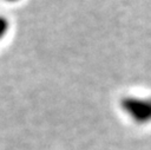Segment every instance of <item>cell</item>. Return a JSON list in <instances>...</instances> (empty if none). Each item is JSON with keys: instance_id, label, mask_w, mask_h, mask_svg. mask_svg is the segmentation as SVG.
<instances>
[{"instance_id": "cell-1", "label": "cell", "mask_w": 151, "mask_h": 150, "mask_svg": "<svg viewBox=\"0 0 151 150\" xmlns=\"http://www.w3.org/2000/svg\"><path fill=\"white\" fill-rule=\"evenodd\" d=\"M6 30H7V21H6V19L0 18V38L4 35Z\"/></svg>"}, {"instance_id": "cell-2", "label": "cell", "mask_w": 151, "mask_h": 150, "mask_svg": "<svg viewBox=\"0 0 151 150\" xmlns=\"http://www.w3.org/2000/svg\"><path fill=\"white\" fill-rule=\"evenodd\" d=\"M8 1H17V0H8Z\"/></svg>"}]
</instances>
